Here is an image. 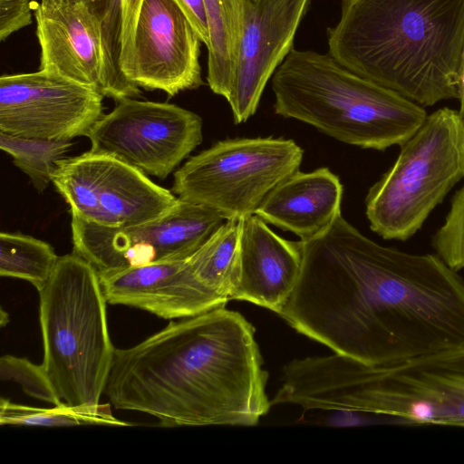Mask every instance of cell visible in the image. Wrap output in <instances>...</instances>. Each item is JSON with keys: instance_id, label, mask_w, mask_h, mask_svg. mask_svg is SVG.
<instances>
[{"instance_id": "obj_1", "label": "cell", "mask_w": 464, "mask_h": 464, "mask_svg": "<svg viewBox=\"0 0 464 464\" xmlns=\"http://www.w3.org/2000/svg\"><path fill=\"white\" fill-rule=\"evenodd\" d=\"M300 241L299 280L277 314L298 333L374 366L464 346V280L440 256L379 245L342 215Z\"/></svg>"}, {"instance_id": "obj_2", "label": "cell", "mask_w": 464, "mask_h": 464, "mask_svg": "<svg viewBox=\"0 0 464 464\" xmlns=\"http://www.w3.org/2000/svg\"><path fill=\"white\" fill-rule=\"evenodd\" d=\"M267 379L253 325L221 306L115 348L104 393L162 427L254 426L271 407Z\"/></svg>"}, {"instance_id": "obj_3", "label": "cell", "mask_w": 464, "mask_h": 464, "mask_svg": "<svg viewBox=\"0 0 464 464\" xmlns=\"http://www.w3.org/2000/svg\"><path fill=\"white\" fill-rule=\"evenodd\" d=\"M328 53L421 106L458 99L464 0H342Z\"/></svg>"}, {"instance_id": "obj_4", "label": "cell", "mask_w": 464, "mask_h": 464, "mask_svg": "<svg viewBox=\"0 0 464 464\" xmlns=\"http://www.w3.org/2000/svg\"><path fill=\"white\" fill-rule=\"evenodd\" d=\"M272 89L276 114L364 149L401 145L428 115L423 106L353 72L328 53L294 48L272 76Z\"/></svg>"}, {"instance_id": "obj_5", "label": "cell", "mask_w": 464, "mask_h": 464, "mask_svg": "<svg viewBox=\"0 0 464 464\" xmlns=\"http://www.w3.org/2000/svg\"><path fill=\"white\" fill-rule=\"evenodd\" d=\"M315 405L382 415L398 423L464 427V346L387 366L334 353L318 362Z\"/></svg>"}, {"instance_id": "obj_6", "label": "cell", "mask_w": 464, "mask_h": 464, "mask_svg": "<svg viewBox=\"0 0 464 464\" xmlns=\"http://www.w3.org/2000/svg\"><path fill=\"white\" fill-rule=\"evenodd\" d=\"M38 293L42 365L52 386L70 406L100 404L115 348L98 272L74 252L59 256Z\"/></svg>"}, {"instance_id": "obj_7", "label": "cell", "mask_w": 464, "mask_h": 464, "mask_svg": "<svg viewBox=\"0 0 464 464\" xmlns=\"http://www.w3.org/2000/svg\"><path fill=\"white\" fill-rule=\"evenodd\" d=\"M394 164L369 189L366 217L384 239L405 241L464 178V119L447 107L427 115Z\"/></svg>"}, {"instance_id": "obj_8", "label": "cell", "mask_w": 464, "mask_h": 464, "mask_svg": "<svg viewBox=\"0 0 464 464\" xmlns=\"http://www.w3.org/2000/svg\"><path fill=\"white\" fill-rule=\"evenodd\" d=\"M304 151L283 138L220 140L174 172L180 199L219 212L226 219L254 215L266 196L299 170Z\"/></svg>"}, {"instance_id": "obj_9", "label": "cell", "mask_w": 464, "mask_h": 464, "mask_svg": "<svg viewBox=\"0 0 464 464\" xmlns=\"http://www.w3.org/2000/svg\"><path fill=\"white\" fill-rule=\"evenodd\" d=\"M71 216L73 252L98 274L188 259L227 220L213 208L180 198L161 217L126 227H105Z\"/></svg>"}, {"instance_id": "obj_10", "label": "cell", "mask_w": 464, "mask_h": 464, "mask_svg": "<svg viewBox=\"0 0 464 464\" xmlns=\"http://www.w3.org/2000/svg\"><path fill=\"white\" fill-rule=\"evenodd\" d=\"M53 184L71 215L105 227H126L158 218L179 201L172 191L140 169L94 151L62 160Z\"/></svg>"}, {"instance_id": "obj_11", "label": "cell", "mask_w": 464, "mask_h": 464, "mask_svg": "<svg viewBox=\"0 0 464 464\" xmlns=\"http://www.w3.org/2000/svg\"><path fill=\"white\" fill-rule=\"evenodd\" d=\"M91 150L165 179L201 143L202 120L167 102L127 98L92 126Z\"/></svg>"}, {"instance_id": "obj_12", "label": "cell", "mask_w": 464, "mask_h": 464, "mask_svg": "<svg viewBox=\"0 0 464 464\" xmlns=\"http://www.w3.org/2000/svg\"><path fill=\"white\" fill-rule=\"evenodd\" d=\"M102 100L95 90L52 72L4 74L0 131L53 140L87 136L104 114Z\"/></svg>"}, {"instance_id": "obj_13", "label": "cell", "mask_w": 464, "mask_h": 464, "mask_svg": "<svg viewBox=\"0 0 464 464\" xmlns=\"http://www.w3.org/2000/svg\"><path fill=\"white\" fill-rule=\"evenodd\" d=\"M312 0H242L238 58L227 101L235 123L257 110L267 82L294 49Z\"/></svg>"}, {"instance_id": "obj_14", "label": "cell", "mask_w": 464, "mask_h": 464, "mask_svg": "<svg viewBox=\"0 0 464 464\" xmlns=\"http://www.w3.org/2000/svg\"><path fill=\"white\" fill-rule=\"evenodd\" d=\"M201 44L173 0H143L135 30L131 82L169 97L200 87Z\"/></svg>"}, {"instance_id": "obj_15", "label": "cell", "mask_w": 464, "mask_h": 464, "mask_svg": "<svg viewBox=\"0 0 464 464\" xmlns=\"http://www.w3.org/2000/svg\"><path fill=\"white\" fill-rule=\"evenodd\" d=\"M40 45L39 70L52 72L110 98L97 20L80 0L34 3Z\"/></svg>"}, {"instance_id": "obj_16", "label": "cell", "mask_w": 464, "mask_h": 464, "mask_svg": "<svg viewBox=\"0 0 464 464\" xmlns=\"http://www.w3.org/2000/svg\"><path fill=\"white\" fill-rule=\"evenodd\" d=\"M107 303L139 308L163 319H182L225 306V297L193 274L187 259L99 274Z\"/></svg>"}, {"instance_id": "obj_17", "label": "cell", "mask_w": 464, "mask_h": 464, "mask_svg": "<svg viewBox=\"0 0 464 464\" xmlns=\"http://www.w3.org/2000/svg\"><path fill=\"white\" fill-rule=\"evenodd\" d=\"M301 241L282 238L256 214L242 219L229 300L247 301L278 314L302 270Z\"/></svg>"}, {"instance_id": "obj_18", "label": "cell", "mask_w": 464, "mask_h": 464, "mask_svg": "<svg viewBox=\"0 0 464 464\" xmlns=\"http://www.w3.org/2000/svg\"><path fill=\"white\" fill-rule=\"evenodd\" d=\"M343 186L327 168L296 171L263 200L256 215L307 241L325 233L341 215Z\"/></svg>"}, {"instance_id": "obj_19", "label": "cell", "mask_w": 464, "mask_h": 464, "mask_svg": "<svg viewBox=\"0 0 464 464\" xmlns=\"http://www.w3.org/2000/svg\"><path fill=\"white\" fill-rule=\"evenodd\" d=\"M95 17L102 34L110 98L116 102L140 96L131 82L134 37L143 0H80Z\"/></svg>"}, {"instance_id": "obj_20", "label": "cell", "mask_w": 464, "mask_h": 464, "mask_svg": "<svg viewBox=\"0 0 464 464\" xmlns=\"http://www.w3.org/2000/svg\"><path fill=\"white\" fill-rule=\"evenodd\" d=\"M209 30L207 81L211 91L227 99L238 58L242 0H204Z\"/></svg>"}, {"instance_id": "obj_21", "label": "cell", "mask_w": 464, "mask_h": 464, "mask_svg": "<svg viewBox=\"0 0 464 464\" xmlns=\"http://www.w3.org/2000/svg\"><path fill=\"white\" fill-rule=\"evenodd\" d=\"M242 219H227L188 259L198 281L229 301Z\"/></svg>"}, {"instance_id": "obj_22", "label": "cell", "mask_w": 464, "mask_h": 464, "mask_svg": "<svg viewBox=\"0 0 464 464\" xmlns=\"http://www.w3.org/2000/svg\"><path fill=\"white\" fill-rule=\"evenodd\" d=\"M59 256L45 241L19 233L0 234V276L23 279L40 292L49 281Z\"/></svg>"}, {"instance_id": "obj_23", "label": "cell", "mask_w": 464, "mask_h": 464, "mask_svg": "<svg viewBox=\"0 0 464 464\" xmlns=\"http://www.w3.org/2000/svg\"><path fill=\"white\" fill-rule=\"evenodd\" d=\"M0 423L1 425L44 427L131 425L116 419L111 414L109 404L75 407L62 402L54 405L53 408L47 409L14 403L5 398L0 400Z\"/></svg>"}, {"instance_id": "obj_24", "label": "cell", "mask_w": 464, "mask_h": 464, "mask_svg": "<svg viewBox=\"0 0 464 464\" xmlns=\"http://www.w3.org/2000/svg\"><path fill=\"white\" fill-rule=\"evenodd\" d=\"M73 145L71 140H53L10 135L0 131V149L25 173L42 193L53 182L59 162Z\"/></svg>"}, {"instance_id": "obj_25", "label": "cell", "mask_w": 464, "mask_h": 464, "mask_svg": "<svg viewBox=\"0 0 464 464\" xmlns=\"http://www.w3.org/2000/svg\"><path fill=\"white\" fill-rule=\"evenodd\" d=\"M432 246L452 269L464 268V186L454 195L444 224L432 237Z\"/></svg>"}, {"instance_id": "obj_26", "label": "cell", "mask_w": 464, "mask_h": 464, "mask_svg": "<svg viewBox=\"0 0 464 464\" xmlns=\"http://www.w3.org/2000/svg\"><path fill=\"white\" fill-rule=\"evenodd\" d=\"M0 377L3 381L19 383L28 395L57 405L63 401L52 386L42 364L37 365L26 358L4 355L0 359Z\"/></svg>"}, {"instance_id": "obj_27", "label": "cell", "mask_w": 464, "mask_h": 464, "mask_svg": "<svg viewBox=\"0 0 464 464\" xmlns=\"http://www.w3.org/2000/svg\"><path fill=\"white\" fill-rule=\"evenodd\" d=\"M31 0H0V40L32 24Z\"/></svg>"}, {"instance_id": "obj_28", "label": "cell", "mask_w": 464, "mask_h": 464, "mask_svg": "<svg viewBox=\"0 0 464 464\" xmlns=\"http://www.w3.org/2000/svg\"><path fill=\"white\" fill-rule=\"evenodd\" d=\"M185 14L194 30L207 47L209 44V30L204 0H173Z\"/></svg>"}, {"instance_id": "obj_29", "label": "cell", "mask_w": 464, "mask_h": 464, "mask_svg": "<svg viewBox=\"0 0 464 464\" xmlns=\"http://www.w3.org/2000/svg\"><path fill=\"white\" fill-rule=\"evenodd\" d=\"M458 100L459 101V112L461 115V117L464 119V48L462 51L460 63H459V70Z\"/></svg>"}, {"instance_id": "obj_30", "label": "cell", "mask_w": 464, "mask_h": 464, "mask_svg": "<svg viewBox=\"0 0 464 464\" xmlns=\"http://www.w3.org/2000/svg\"><path fill=\"white\" fill-rule=\"evenodd\" d=\"M8 314L3 309L0 312V324L2 326H5L8 323Z\"/></svg>"}]
</instances>
